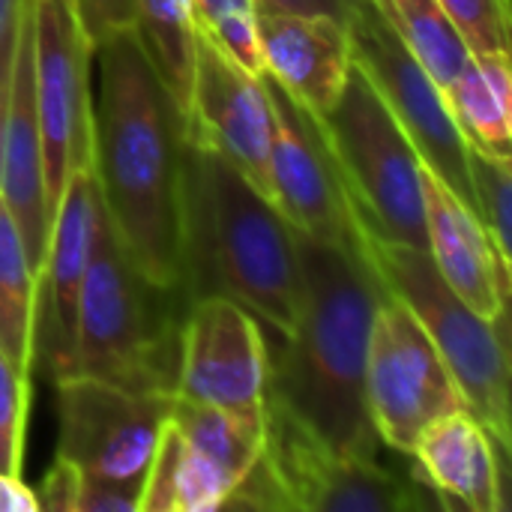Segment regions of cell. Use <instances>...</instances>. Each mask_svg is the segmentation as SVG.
<instances>
[{"mask_svg": "<svg viewBox=\"0 0 512 512\" xmlns=\"http://www.w3.org/2000/svg\"><path fill=\"white\" fill-rule=\"evenodd\" d=\"M300 261V306L291 333L270 348L267 399L285 408L330 450L375 459L381 438L363 390L366 348L384 282L351 243L294 231Z\"/></svg>", "mask_w": 512, "mask_h": 512, "instance_id": "cell-1", "label": "cell"}, {"mask_svg": "<svg viewBox=\"0 0 512 512\" xmlns=\"http://www.w3.org/2000/svg\"><path fill=\"white\" fill-rule=\"evenodd\" d=\"M93 60V177L105 219L153 282L180 291L183 117L132 27L105 36Z\"/></svg>", "mask_w": 512, "mask_h": 512, "instance_id": "cell-2", "label": "cell"}, {"mask_svg": "<svg viewBox=\"0 0 512 512\" xmlns=\"http://www.w3.org/2000/svg\"><path fill=\"white\" fill-rule=\"evenodd\" d=\"M180 294L186 303L228 297L279 336L300 306L294 228L216 150L183 132L180 156Z\"/></svg>", "mask_w": 512, "mask_h": 512, "instance_id": "cell-3", "label": "cell"}, {"mask_svg": "<svg viewBox=\"0 0 512 512\" xmlns=\"http://www.w3.org/2000/svg\"><path fill=\"white\" fill-rule=\"evenodd\" d=\"M186 309L177 288L153 282L132 261L102 210L78 297L72 375L132 393L174 396Z\"/></svg>", "mask_w": 512, "mask_h": 512, "instance_id": "cell-4", "label": "cell"}, {"mask_svg": "<svg viewBox=\"0 0 512 512\" xmlns=\"http://www.w3.org/2000/svg\"><path fill=\"white\" fill-rule=\"evenodd\" d=\"M357 225V222H354ZM360 249L375 267L387 294L399 297L423 324L447 369L453 372L465 408L510 453V333L507 309L495 318L477 315L441 279L426 249L387 243L357 225Z\"/></svg>", "mask_w": 512, "mask_h": 512, "instance_id": "cell-5", "label": "cell"}, {"mask_svg": "<svg viewBox=\"0 0 512 512\" xmlns=\"http://www.w3.org/2000/svg\"><path fill=\"white\" fill-rule=\"evenodd\" d=\"M318 126L354 222L387 243L426 249L423 159L357 63Z\"/></svg>", "mask_w": 512, "mask_h": 512, "instance_id": "cell-6", "label": "cell"}, {"mask_svg": "<svg viewBox=\"0 0 512 512\" xmlns=\"http://www.w3.org/2000/svg\"><path fill=\"white\" fill-rule=\"evenodd\" d=\"M366 408L381 444L411 456L420 435L453 411H468L465 396L417 315L393 294L375 312L366 372Z\"/></svg>", "mask_w": 512, "mask_h": 512, "instance_id": "cell-7", "label": "cell"}, {"mask_svg": "<svg viewBox=\"0 0 512 512\" xmlns=\"http://www.w3.org/2000/svg\"><path fill=\"white\" fill-rule=\"evenodd\" d=\"M93 42L72 0H33V87L48 222L69 177L93 165Z\"/></svg>", "mask_w": 512, "mask_h": 512, "instance_id": "cell-8", "label": "cell"}, {"mask_svg": "<svg viewBox=\"0 0 512 512\" xmlns=\"http://www.w3.org/2000/svg\"><path fill=\"white\" fill-rule=\"evenodd\" d=\"M345 27L351 39V60L393 111L423 165L432 168L474 210L468 144L450 114L444 90L402 45L375 0H354Z\"/></svg>", "mask_w": 512, "mask_h": 512, "instance_id": "cell-9", "label": "cell"}, {"mask_svg": "<svg viewBox=\"0 0 512 512\" xmlns=\"http://www.w3.org/2000/svg\"><path fill=\"white\" fill-rule=\"evenodd\" d=\"M264 459L273 468L291 512H420L438 510L423 480L399 477L378 459L330 450L285 408L267 399Z\"/></svg>", "mask_w": 512, "mask_h": 512, "instance_id": "cell-10", "label": "cell"}, {"mask_svg": "<svg viewBox=\"0 0 512 512\" xmlns=\"http://www.w3.org/2000/svg\"><path fill=\"white\" fill-rule=\"evenodd\" d=\"M54 390L57 456L87 477L144 483L174 396L132 393L87 375H66Z\"/></svg>", "mask_w": 512, "mask_h": 512, "instance_id": "cell-11", "label": "cell"}, {"mask_svg": "<svg viewBox=\"0 0 512 512\" xmlns=\"http://www.w3.org/2000/svg\"><path fill=\"white\" fill-rule=\"evenodd\" d=\"M102 201L93 165L78 168L51 219L45 255L36 270V315H33V372L51 384L75 372V327L78 297L90 264Z\"/></svg>", "mask_w": 512, "mask_h": 512, "instance_id": "cell-12", "label": "cell"}, {"mask_svg": "<svg viewBox=\"0 0 512 512\" xmlns=\"http://www.w3.org/2000/svg\"><path fill=\"white\" fill-rule=\"evenodd\" d=\"M270 345L258 318L228 297L189 303L180 330L177 399L258 411L267 405Z\"/></svg>", "mask_w": 512, "mask_h": 512, "instance_id": "cell-13", "label": "cell"}, {"mask_svg": "<svg viewBox=\"0 0 512 512\" xmlns=\"http://www.w3.org/2000/svg\"><path fill=\"white\" fill-rule=\"evenodd\" d=\"M189 138L216 150L258 192L273 201L270 132L273 111L264 75L240 66L204 27L198 30L195 75L189 96Z\"/></svg>", "mask_w": 512, "mask_h": 512, "instance_id": "cell-14", "label": "cell"}, {"mask_svg": "<svg viewBox=\"0 0 512 512\" xmlns=\"http://www.w3.org/2000/svg\"><path fill=\"white\" fill-rule=\"evenodd\" d=\"M273 132H270V183L273 204L285 222L315 240H357L354 213L342 192L336 165L327 153L318 120L300 108L273 78L264 75Z\"/></svg>", "mask_w": 512, "mask_h": 512, "instance_id": "cell-15", "label": "cell"}, {"mask_svg": "<svg viewBox=\"0 0 512 512\" xmlns=\"http://www.w3.org/2000/svg\"><path fill=\"white\" fill-rule=\"evenodd\" d=\"M0 201L15 219L33 273L48 243V207L42 180V138L33 87V0H21L15 21V60L0 147Z\"/></svg>", "mask_w": 512, "mask_h": 512, "instance_id": "cell-16", "label": "cell"}, {"mask_svg": "<svg viewBox=\"0 0 512 512\" xmlns=\"http://www.w3.org/2000/svg\"><path fill=\"white\" fill-rule=\"evenodd\" d=\"M258 48L264 75L315 120L336 105L354 66L345 21L321 12H261Z\"/></svg>", "mask_w": 512, "mask_h": 512, "instance_id": "cell-17", "label": "cell"}, {"mask_svg": "<svg viewBox=\"0 0 512 512\" xmlns=\"http://www.w3.org/2000/svg\"><path fill=\"white\" fill-rule=\"evenodd\" d=\"M426 252L441 279L477 315L495 318L510 303V258L501 255L480 216L423 165Z\"/></svg>", "mask_w": 512, "mask_h": 512, "instance_id": "cell-18", "label": "cell"}, {"mask_svg": "<svg viewBox=\"0 0 512 512\" xmlns=\"http://www.w3.org/2000/svg\"><path fill=\"white\" fill-rule=\"evenodd\" d=\"M507 456L471 411H453L420 435L411 474L432 489L438 510L501 512Z\"/></svg>", "mask_w": 512, "mask_h": 512, "instance_id": "cell-19", "label": "cell"}, {"mask_svg": "<svg viewBox=\"0 0 512 512\" xmlns=\"http://www.w3.org/2000/svg\"><path fill=\"white\" fill-rule=\"evenodd\" d=\"M450 114L465 144L492 153H512L510 54H471L465 69L444 87Z\"/></svg>", "mask_w": 512, "mask_h": 512, "instance_id": "cell-20", "label": "cell"}, {"mask_svg": "<svg viewBox=\"0 0 512 512\" xmlns=\"http://www.w3.org/2000/svg\"><path fill=\"white\" fill-rule=\"evenodd\" d=\"M234 480L201 456L168 420L144 474L138 512H219Z\"/></svg>", "mask_w": 512, "mask_h": 512, "instance_id": "cell-21", "label": "cell"}, {"mask_svg": "<svg viewBox=\"0 0 512 512\" xmlns=\"http://www.w3.org/2000/svg\"><path fill=\"white\" fill-rule=\"evenodd\" d=\"M132 30L186 129L201 30L195 0H132Z\"/></svg>", "mask_w": 512, "mask_h": 512, "instance_id": "cell-22", "label": "cell"}, {"mask_svg": "<svg viewBox=\"0 0 512 512\" xmlns=\"http://www.w3.org/2000/svg\"><path fill=\"white\" fill-rule=\"evenodd\" d=\"M168 420L201 456H207L219 471H225L234 480V486L264 453L267 405L258 411H246L198 405L174 396Z\"/></svg>", "mask_w": 512, "mask_h": 512, "instance_id": "cell-23", "label": "cell"}, {"mask_svg": "<svg viewBox=\"0 0 512 512\" xmlns=\"http://www.w3.org/2000/svg\"><path fill=\"white\" fill-rule=\"evenodd\" d=\"M402 45L444 90L471 60V45L441 0H375Z\"/></svg>", "mask_w": 512, "mask_h": 512, "instance_id": "cell-24", "label": "cell"}, {"mask_svg": "<svg viewBox=\"0 0 512 512\" xmlns=\"http://www.w3.org/2000/svg\"><path fill=\"white\" fill-rule=\"evenodd\" d=\"M33 315L36 273L15 219L0 201V351L27 378H33Z\"/></svg>", "mask_w": 512, "mask_h": 512, "instance_id": "cell-25", "label": "cell"}, {"mask_svg": "<svg viewBox=\"0 0 512 512\" xmlns=\"http://www.w3.org/2000/svg\"><path fill=\"white\" fill-rule=\"evenodd\" d=\"M468 177L474 195V213L495 240L504 258L512 261L510 249V204H512V165L510 156H492L468 144Z\"/></svg>", "mask_w": 512, "mask_h": 512, "instance_id": "cell-26", "label": "cell"}, {"mask_svg": "<svg viewBox=\"0 0 512 512\" xmlns=\"http://www.w3.org/2000/svg\"><path fill=\"white\" fill-rule=\"evenodd\" d=\"M201 27L249 72L264 75L258 48V12L252 0H195Z\"/></svg>", "mask_w": 512, "mask_h": 512, "instance_id": "cell-27", "label": "cell"}, {"mask_svg": "<svg viewBox=\"0 0 512 512\" xmlns=\"http://www.w3.org/2000/svg\"><path fill=\"white\" fill-rule=\"evenodd\" d=\"M30 408V378L0 351V474H21L24 429Z\"/></svg>", "mask_w": 512, "mask_h": 512, "instance_id": "cell-28", "label": "cell"}, {"mask_svg": "<svg viewBox=\"0 0 512 512\" xmlns=\"http://www.w3.org/2000/svg\"><path fill=\"white\" fill-rule=\"evenodd\" d=\"M474 54H510V0H441Z\"/></svg>", "mask_w": 512, "mask_h": 512, "instance_id": "cell-29", "label": "cell"}, {"mask_svg": "<svg viewBox=\"0 0 512 512\" xmlns=\"http://www.w3.org/2000/svg\"><path fill=\"white\" fill-rule=\"evenodd\" d=\"M144 483H120L81 474L78 512H138Z\"/></svg>", "mask_w": 512, "mask_h": 512, "instance_id": "cell-30", "label": "cell"}, {"mask_svg": "<svg viewBox=\"0 0 512 512\" xmlns=\"http://www.w3.org/2000/svg\"><path fill=\"white\" fill-rule=\"evenodd\" d=\"M39 512H78V492H81V471L66 462V459H54V465L48 468V474L42 477V483L33 489Z\"/></svg>", "mask_w": 512, "mask_h": 512, "instance_id": "cell-31", "label": "cell"}, {"mask_svg": "<svg viewBox=\"0 0 512 512\" xmlns=\"http://www.w3.org/2000/svg\"><path fill=\"white\" fill-rule=\"evenodd\" d=\"M75 3V12L87 30V39L93 42V48L123 30V27H132V0H72Z\"/></svg>", "mask_w": 512, "mask_h": 512, "instance_id": "cell-32", "label": "cell"}, {"mask_svg": "<svg viewBox=\"0 0 512 512\" xmlns=\"http://www.w3.org/2000/svg\"><path fill=\"white\" fill-rule=\"evenodd\" d=\"M255 12H321L333 18H348L354 0H252Z\"/></svg>", "mask_w": 512, "mask_h": 512, "instance_id": "cell-33", "label": "cell"}, {"mask_svg": "<svg viewBox=\"0 0 512 512\" xmlns=\"http://www.w3.org/2000/svg\"><path fill=\"white\" fill-rule=\"evenodd\" d=\"M0 512H39L36 492L21 474H0Z\"/></svg>", "mask_w": 512, "mask_h": 512, "instance_id": "cell-34", "label": "cell"}, {"mask_svg": "<svg viewBox=\"0 0 512 512\" xmlns=\"http://www.w3.org/2000/svg\"><path fill=\"white\" fill-rule=\"evenodd\" d=\"M15 21H18V15H15ZM15 21L0 36V147H3V120H6V99H9L12 60H15Z\"/></svg>", "mask_w": 512, "mask_h": 512, "instance_id": "cell-35", "label": "cell"}, {"mask_svg": "<svg viewBox=\"0 0 512 512\" xmlns=\"http://www.w3.org/2000/svg\"><path fill=\"white\" fill-rule=\"evenodd\" d=\"M18 6H21V0H0V36L12 27V21L18 15Z\"/></svg>", "mask_w": 512, "mask_h": 512, "instance_id": "cell-36", "label": "cell"}]
</instances>
